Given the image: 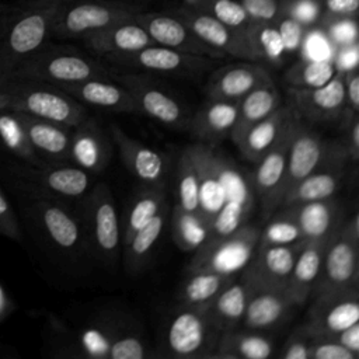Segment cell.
Instances as JSON below:
<instances>
[{
	"mask_svg": "<svg viewBox=\"0 0 359 359\" xmlns=\"http://www.w3.org/2000/svg\"><path fill=\"white\" fill-rule=\"evenodd\" d=\"M112 76L114 72L91 52L52 39L21 60L10 74V77L42 80L55 86L93 77L112 79Z\"/></svg>",
	"mask_w": 359,
	"mask_h": 359,
	"instance_id": "277c9868",
	"label": "cell"
},
{
	"mask_svg": "<svg viewBox=\"0 0 359 359\" xmlns=\"http://www.w3.org/2000/svg\"><path fill=\"white\" fill-rule=\"evenodd\" d=\"M303 244L304 241L285 245H257L240 278L252 289L285 290Z\"/></svg>",
	"mask_w": 359,
	"mask_h": 359,
	"instance_id": "ac0fdd59",
	"label": "cell"
},
{
	"mask_svg": "<svg viewBox=\"0 0 359 359\" xmlns=\"http://www.w3.org/2000/svg\"><path fill=\"white\" fill-rule=\"evenodd\" d=\"M170 210V205L165 203L160 212L143 227H140L129 240V243L123 245V262L126 271L130 275L139 273L149 261L150 254L154 250L156 243L160 240L161 233L168 222Z\"/></svg>",
	"mask_w": 359,
	"mask_h": 359,
	"instance_id": "d590c367",
	"label": "cell"
},
{
	"mask_svg": "<svg viewBox=\"0 0 359 359\" xmlns=\"http://www.w3.org/2000/svg\"><path fill=\"white\" fill-rule=\"evenodd\" d=\"M128 1H144V3H147V1H150V0H128ZM170 1V0H168Z\"/></svg>",
	"mask_w": 359,
	"mask_h": 359,
	"instance_id": "03108f58",
	"label": "cell"
},
{
	"mask_svg": "<svg viewBox=\"0 0 359 359\" xmlns=\"http://www.w3.org/2000/svg\"><path fill=\"white\" fill-rule=\"evenodd\" d=\"M66 0H15L0 4V84L27 56L52 39V25Z\"/></svg>",
	"mask_w": 359,
	"mask_h": 359,
	"instance_id": "7a4b0ae2",
	"label": "cell"
},
{
	"mask_svg": "<svg viewBox=\"0 0 359 359\" xmlns=\"http://www.w3.org/2000/svg\"><path fill=\"white\" fill-rule=\"evenodd\" d=\"M261 227L244 223L236 231L217 240L205 243L196 251L187 266V272H215L236 276L248 264L259 238Z\"/></svg>",
	"mask_w": 359,
	"mask_h": 359,
	"instance_id": "7c38bea8",
	"label": "cell"
},
{
	"mask_svg": "<svg viewBox=\"0 0 359 359\" xmlns=\"http://www.w3.org/2000/svg\"><path fill=\"white\" fill-rule=\"evenodd\" d=\"M25 132L28 143L34 153L45 163H70L72 128L36 118L32 115L15 112Z\"/></svg>",
	"mask_w": 359,
	"mask_h": 359,
	"instance_id": "4316f807",
	"label": "cell"
},
{
	"mask_svg": "<svg viewBox=\"0 0 359 359\" xmlns=\"http://www.w3.org/2000/svg\"><path fill=\"white\" fill-rule=\"evenodd\" d=\"M0 182L6 189H28L76 202L93 187V174L73 163L29 164L0 156Z\"/></svg>",
	"mask_w": 359,
	"mask_h": 359,
	"instance_id": "3957f363",
	"label": "cell"
},
{
	"mask_svg": "<svg viewBox=\"0 0 359 359\" xmlns=\"http://www.w3.org/2000/svg\"><path fill=\"white\" fill-rule=\"evenodd\" d=\"M4 302H6V299H4V294H3V292H1V289H0V314L3 313V309H4Z\"/></svg>",
	"mask_w": 359,
	"mask_h": 359,
	"instance_id": "e7e4bbea",
	"label": "cell"
},
{
	"mask_svg": "<svg viewBox=\"0 0 359 359\" xmlns=\"http://www.w3.org/2000/svg\"><path fill=\"white\" fill-rule=\"evenodd\" d=\"M220 334L206 307L178 304L163 325V355L180 359L213 358Z\"/></svg>",
	"mask_w": 359,
	"mask_h": 359,
	"instance_id": "52a82bcc",
	"label": "cell"
},
{
	"mask_svg": "<svg viewBox=\"0 0 359 359\" xmlns=\"http://www.w3.org/2000/svg\"><path fill=\"white\" fill-rule=\"evenodd\" d=\"M266 220L257 245H285L304 241L293 215L285 206L278 208Z\"/></svg>",
	"mask_w": 359,
	"mask_h": 359,
	"instance_id": "f6af8a7d",
	"label": "cell"
},
{
	"mask_svg": "<svg viewBox=\"0 0 359 359\" xmlns=\"http://www.w3.org/2000/svg\"><path fill=\"white\" fill-rule=\"evenodd\" d=\"M252 287L244 279L229 282L206 307L215 325L223 332L241 325Z\"/></svg>",
	"mask_w": 359,
	"mask_h": 359,
	"instance_id": "836d02e7",
	"label": "cell"
},
{
	"mask_svg": "<svg viewBox=\"0 0 359 359\" xmlns=\"http://www.w3.org/2000/svg\"><path fill=\"white\" fill-rule=\"evenodd\" d=\"M344 171L345 168L338 167L316 168L285 194L280 206L334 196L341 188Z\"/></svg>",
	"mask_w": 359,
	"mask_h": 359,
	"instance_id": "f35d334b",
	"label": "cell"
},
{
	"mask_svg": "<svg viewBox=\"0 0 359 359\" xmlns=\"http://www.w3.org/2000/svg\"><path fill=\"white\" fill-rule=\"evenodd\" d=\"M77 202L74 209L83 227L87 254L105 265H115L122 247V233L109 187L97 182Z\"/></svg>",
	"mask_w": 359,
	"mask_h": 359,
	"instance_id": "8992f818",
	"label": "cell"
},
{
	"mask_svg": "<svg viewBox=\"0 0 359 359\" xmlns=\"http://www.w3.org/2000/svg\"><path fill=\"white\" fill-rule=\"evenodd\" d=\"M171 236L175 245L185 252L196 251L209 236V223L199 212H191L180 205L170 210Z\"/></svg>",
	"mask_w": 359,
	"mask_h": 359,
	"instance_id": "ab89813d",
	"label": "cell"
},
{
	"mask_svg": "<svg viewBox=\"0 0 359 359\" xmlns=\"http://www.w3.org/2000/svg\"><path fill=\"white\" fill-rule=\"evenodd\" d=\"M359 355L351 352L341 344L324 338L313 337L309 345V359H358Z\"/></svg>",
	"mask_w": 359,
	"mask_h": 359,
	"instance_id": "f5cc1de1",
	"label": "cell"
},
{
	"mask_svg": "<svg viewBox=\"0 0 359 359\" xmlns=\"http://www.w3.org/2000/svg\"><path fill=\"white\" fill-rule=\"evenodd\" d=\"M220 175L224 187V202L210 222L209 236L205 243L224 237L247 223L257 202L251 174L237 167L222 153Z\"/></svg>",
	"mask_w": 359,
	"mask_h": 359,
	"instance_id": "4fadbf2b",
	"label": "cell"
},
{
	"mask_svg": "<svg viewBox=\"0 0 359 359\" xmlns=\"http://www.w3.org/2000/svg\"><path fill=\"white\" fill-rule=\"evenodd\" d=\"M334 65L337 70H348L358 66V42L338 46Z\"/></svg>",
	"mask_w": 359,
	"mask_h": 359,
	"instance_id": "6125c7cd",
	"label": "cell"
},
{
	"mask_svg": "<svg viewBox=\"0 0 359 359\" xmlns=\"http://www.w3.org/2000/svg\"><path fill=\"white\" fill-rule=\"evenodd\" d=\"M323 13L317 25L337 18H358L359 0H321Z\"/></svg>",
	"mask_w": 359,
	"mask_h": 359,
	"instance_id": "9f6ffc18",
	"label": "cell"
},
{
	"mask_svg": "<svg viewBox=\"0 0 359 359\" xmlns=\"http://www.w3.org/2000/svg\"><path fill=\"white\" fill-rule=\"evenodd\" d=\"M247 36L257 62L280 67L286 62V52L280 32L275 22H251Z\"/></svg>",
	"mask_w": 359,
	"mask_h": 359,
	"instance_id": "7bdbcfd3",
	"label": "cell"
},
{
	"mask_svg": "<svg viewBox=\"0 0 359 359\" xmlns=\"http://www.w3.org/2000/svg\"><path fill=\"white\" fill-rule=\"evenodd\" d=\"M273 341L261 331H223L219 337L213 358L222 359H268L273 355Z\"/></svg>",
	"mask_w": 359,
	"mask_h": 359,
	"instance_id": "e575fe53",
	"label": "cell"
},
{
	"mask_svg": "<svg viewBox=\"0 0 359 359\" xmlns=\"http://www.w3.org/2000/svg\"><path fill=\"white\" fill-rule=\"evenodd\" d=\"M282 15L290 17L307 28L318 24L323 7L321 0H279Z\"/></svg>",
	"mask_w": 359,
	"mask_h": 359,
	"instance_id": "681fc988",
	"label": "cell"
},
{
	"mask_svg": "<svg viewBox=\"0 0 359 359\" xmlns=\"http://www.w3.org/2000/svg\"><path fill=\"white\" fill-rule=\"evenodd\" d=\"M114 72H143L156 76H172L196 80L216 67L217 59L184 53L151 43L135 52L100 57Z\"/></svg>",
	"mask_w": 359,
	"mask_h": 359,
	"instance_id": "9c48e42d",
	"label": "cell"
},
{
	"mask_svg": "<svg viewBox=\"0 0 359 359\" xmlns=\"http://www.w3.org/2000/svg\"><path fill=\"white\" fill-rule=\"evenodd\" d=\"M143 10H147L144 1L66 0L57 10L50 36L59 41L81 39L94 31L132 18Z\"/></svg>",
	"mask_w": 359,
	"mask_h": 359,
	"instance_id": "ba28073f",
	"label": "cell"
},
{
	"mask_svg": "<svg viewBox=\"0 0 359 359\" xmlns=\"http://www.w3.org/2000/svg\"><path fill=\"white\" fill-rule=\"evenodd\" d=\"M280 105V94L273 81L262 84L240 100L238 115L230 139L236 143L244 132L254 123L259 122Z\"/></svg>",
	"mask_w": 359,
	"mask_h": 359,
	"instance_id": "8d00e7d4",
	"label": "cell"
},
{
	"mask_svg": "<svg viewBox=\"0 0 359 359\" xmlns=\"http://www.w3.org/2000/svg\"><path fill=\"white\" fill-rule=\"evenodd\" d=\"M112 79L129 91L137 112L172 130L188 129L192 114L156 74L143 72H114Z\"/></svg>",
	"mask_w": 359,
	"mask_h": 359,
	"instance_id": "30bf717a",
	"label": "cell"
},
{
	"mask_svg": "<svg viewBox=\"0 0 359 359\" xmlns=\"http://www.w3.org/2000/svg\"><path fill=\"white\" fill-rule=\"evenodd\" d=\"M252 22H276L282 15L279 0H237Z\"/></svg>",
	"mask_w": 359,
	"mask_h": 359,
	"instance_id": "11a10c76",
	"label": "cell"
},
{
	"mask_svg": "<svg viewBox=\"0 0 359 359\" xmlns=\"http://www.w3.org/2000/svg\"><path fill=\"white\" fill-rule=\"evenodd\" d=\"M170 1L182 4V6H187V7L194 8V10H201V11H203L209 0H170Z\"/></svg>",
	"mask_w": 359,
	"mask_h": 359,
	"instance_id": "be15d7a7",
	"label": "cell"
},
{
	"mask_svg": "<svg viewBox=\"0 0 359 359\" xmlns=\"http://www.w3.org/2000/svg\"><path fill=\"white\" fill-rule=\"evenodd\" d=\"M187 273L188 276L178 289V300L180 304L192 307H208L216 294L236 278L206 271Z\"/></svg>",
	"mask_w": 359,
	"mask_h": 359,
	"instance_id": "60d3db41",
	"label": "cell"
},
{
	"mask_svg": "<svg viewBox=\"0 0 359 359\" xmlns=\"http://www.w3.org/2000/svg\"><path fill=\"white\" fill-rule=\"evenodd\" d=\"M294 115L296 111L290 104H280L268 116L248 128L244 135L234 143L240 154L245 160L255 164L273 146L285 126Z\"/></svg>",
	"mask_w": 359,
	"mask_h": 359,
	"instance_id": "4dcf8cb0",
	"label": "cell"
},
{
	"mask_svg": "<svg viewBox=\"0 0 359 359\" xmlns=\"http://www.w3.org/2000/svg\"><path fill=\"white\" fill-rule=\"evenodd\" d=\"M168 203L167 199V185H149L139 184L135 192L132 194L122 227V247L129 243L133 234L143 227L147 222H150L160 209Z\"/></svg>",
	"mask_w": 359,
	"mask_h": 359,
	"instance_id": "d6a6232c",
	"label": "cell"
},
{
	"mask_svg": "<svg viewBox=\"0 0 359 359\" xmlns=\"http://www.w3.org/2000/svg\"><path fill=\"white\" fill-rule=\"evenodd\" d=\"M337 72L328 59H299L283 73V81L292 88H314L325 84Z\"/></svg>",
	"mask_w": 359,
	"mask_h": 359,
	"instance_id": "ee69618b",
	"label": "cell"
},
{
	"mask_svg": "<svg viewBox=\"0 0 359 359\" xmlns=\"http://www.w3.org/2000/svg\"><path fill=\"white\" fill-rule=\"evenodd\" d=\"M285 208L293 215L304 241L330 243L344 223V208L335 195Z\"/></svg>",
	"mask_w": 359,
	"mask_h": 359,
	"instance_id": "603a6c76",
	"label": "cell"
},
{
	"mask_svg": "<svg viewBox=\"0 0 359 359\" xmlns=\"http://www.w3.org/2000/svg\"><path fill=\"white\" fill-rule=\"evenodd\" d=\"M289 104L300 119L309 122H334L345 115L344 70L335 74L323 86L314 88L287 87Z\"/></svg>",
	"mask_w": 359,
	"mask_h": 359,
	"instance_id": "d6986e66",
	"label": "cell"
},
{
	"mask_svg": "<svg viewBox=\"0 0 359 359\" xmlns=\"http://www.w3.org/2000/svg\"><path fill=\"white\" fill-rule=\"evenodd\" d=\"M345 287L359 289L358 213H353L346 222L344 220L338 234L327 245L321 269L310 296Z\"/></svg>",
	"mask_w": 359,
	"mask_h": 359,
	"instance_id": "8fae6325",
	"label": "cell"
},
{
	"mask_svg": "<svg viewBox=\"0 0 359 359\" xmlns=\"http://www.w3.org/2000/svg\"><path fill=\"white\" fill-rule=\"evenodd\" d=\"M132 325H121V320L101 318L94 321L77 335H70L73 339L70 355L90 358H109V349L115 339Z\"/></svg>",
	"mask_w": 359,
	"mask_h": 359,
	"instance_id": "74e56055",
	"label": "cell"
},
{
	"mask_svg": "<svg viewBox=\"0 0 359 359\" xmlns=\"http://www.w3.org/2000/svg\"><path fill=\"white\" fill-rule=\"evenodd\" d=\"M324 147V139L313 128L303 123L300 119L286 160V171L283 181V196L290 191L299 181L313 172L320 163Z\"/></svg>",
	"mask_w": 359,
	"mask_h": 359,
	"instance_id": "f1b7e54d",
	"label": "cell"
},
{
	"mask_svg": "<svg viewBox=\"0 0 359 359\" xmlns=\"http://www.w3.org/2000/svg\"><path fill=\"white\" fill-rule=\"evenodd\" d=\"M328 244L330 243L304 241L299 251L285 289L296 306H303L310 297Z\"/></svg>",
	"mask_w": 359,
	"mask_h": 359,
	"instance_id": "1f68e13d",
	"label": "cell"
},
{
	"mask_svg": "<svg viewBox=\"0 0 359 359\" xmlns=\"http://www.w3.org/2000/svg\"><path fill=\"white\" fill-rule=\"evenodd\" d=\"M0 107L69 128L76 126L88 115L86 105L57 86L21 77H10L0 84Z\"/></svg>",
	"mask_w": 359,
	"mask_h": 359,
	"instance_id": "5b68a950",
	"label": "cell"
},
{
	"mask_svg": "<svg viewBox=\"0 0 359 359\" xmlns=\"http://www.w3.org/2000/svg\"><path fill=\"white\" fill-rule=\"evenodd\" d=\"M318 27L337 48L358 42V18H337Z\"/></svg>",
	"mask_w": 359,
	"mask_h": 359,
	"instance_id": "816d5d0a",
	"label": "cell"
},
{
	"mask_svg": "<svg viewBox=\"0 0 359 359\" xmlns=\"http://www.w3.org/2000/svg\"><path fill=\"white\" fill-rule=\"evenodd\" d=\"M149 356V346L143 334L129 327L121 334L109 349V359H143Z\"/></svg>",
	"mask_w": 359,
	"mask_h": 359,
	"instance_id": "c3c4849f",
	"label": "cell"
},
{
	"mask_svg": "<svg viewBox=\"0 0 359 359\" xmlns=\"http://www.w3.org/2000/svg\"><path fill=\"white\" fill-rule=\"evenodd\" d=\"M0 156H8L29 164H42L32 150L15 112L0 107Z\"/></svg>",
	"mask_w": 359,
	"mask_h": 359,
	"instance_id": "b9f144b4",
	"label": "cell"
},
{
	"mask_svg": "<svg viewBox=\"0 0 359 359\" xmlns=\"http://www.w3.org/2000/svg\"><path fill=\"white\" fill-rule=\"evenodd\" d=\"M163 10L180 18L199 39L227 57L257 62L245 32L224 25L206 11L194 10L174 1H170Z\"/></svg>",
	"mask_w": 359,
	"mask_h": 359,
	"instance_id": "9a60e30c",
	"label": "cell"
},
{
	"mask_svg": "<svg viewBox=\"0 0 359 359\" xmlns=\"http://www.w3.org/2000/svg\"><path fill=\"white\" fill-rule=\"evenodd\" d=\"M240 101L208 98L191 115L187 132L196 142L216 146L230 137L238 115Z\"/></svg>",
	"mask_w": 359,
	"mask_h": 359,
	"instance_id": "484cf974",
	"label": "cell"
},
{
	"mask_svg": "<svg viewBox=\"0 0 359 359\" xmlns=\"http://www.w3.org/2000/svg\"><path fill=\"white\" fill-rule=\"evenodd\" d=\"M294 306L286 290L252 289L241 325L254 331L279 327L290 317Z\"/></svg>",
	"mask_w": 359,
	"mask_h": 359,
	"instance_id": "f546056e",
	"label": "cell"
},
{
	"mask_svg": "<svg viewBox=\"0 0 359 359\" xmlns=\"http://www.w3.org/2000/svg\"><path fill=\"white\" fill-rule=\"evenodd\" d=\"M81 43L93 55L102 57L115 53L139 50L153 43L143 27L132 18L118 21L83 36Z\"/></svg>",
	"mask_w": 359,
	"mask_h": 359,
	"instance_id": "83f0119b",
	"label": "cell"
},
{
	"mask_svg": "<svg viewBox=\"0 0 359 359\" xmlns=\"http://www.w3.org/2000/svg\"><path fill=\"white\" fill-rule=\"evenodd\" d=\"M199 184V210L209 226L224 202V187L220 175V151L215 146L196 142L188 146Z\"/></svg>",
	"mask_w": 359,
	"mask_h": 359,
	"instance_id": "cb8c5ba5",
	"label": "cell"
},
{
	"mask_svg": "<svg viewBox=\"0 0 359 359\" xmlns=\"http://www.w3.org/2000/svg\"><path fill=\"white\" fill-rule=\"evenodd\" d=\"M348 157L351 161L356 163L359 158V116L352 114L346 122V133L342 139Z\"/></svg>",
	"mask_w": 359,
	"mask_h": 359,
	"instance_id": "91938a15",
	"label": "cell"
},
{
	"mask_svg": "<svg viewBox=\"0 0 359 359\" xmlns=\"http://www.w3.org/2000/svg\"><path fill=\"white\" fill-rule=\"evenodd\" d=\"M65 93L83 105H90L112 112L136 114V104L129 91L109 77H93L76 83L59 84Z\"/></svg>",
	"mask_w": 359,
	"mask_h": 359,
	"instance_id": "d4e9b609",
	"label": "cell"
},
{
	"mask_svg": "<svg viewBox=\"0 0 359 359\" xmlns=\"http://www.w3.org/2000/svg\"><path fill=\"white\" fill-rule=\"evenodd\" d=\"M0 236L20 243H24L22 230L20 226V220L15 212V208L4 189V187L0 182Z\"/></svg>",
	"mask_w": 359,
	"mask_h": 359,
	"instance_id": "f907efd6",
	"label": "cell"
},
{
	"mask_svg": "<svg viewBox=\"0 0 359 359\" xmlns=\"http://www.w3.org/2000/svg\"><path fill=\"white\" fill-rule=\"evenodd\" d=\"M6 191L15 208L24 238L29 237L39 248L59 258L77 259L87 254L83 227L72 202L28 189Z\"/></svg>",
	"mask_w": 359,
	"mask_h": 359,
	"instance_id": "6da1fadb",
	"label": "cell"
},
{
	"mask_svg": "<svg viewBox=\"0 0 359 359\" xmlns=\"http://www.w3.org/2000/svg\"><path fill=\"white\" fill-rule=\"evenodd\" d=\"M324 338H330L338 344H341L342 346H345L346 349H349L351 352L359 355V323H355L338 332L330 334V335H321ZM313 338V337H311Z\"/></svg>",
	"mask_w": 359,
	"mask_h": 359,
	"instance_id": "94428289",
	"label": "cell"
},
{
	"mask_svg": "<svg viewBox=\"0 0 359 359\" xmlns=\"http://www.w3.org/2000/svg\"><path fill=\"white\" fill-rule=\"evenodd\" d=\"M313 297L303 324L310 337L330 335L359 323L358 287L327 290Z\"/></svg>",
	"mask_w": 359,
	"mask_h": 359,
	"instance_id": "2e32d148",
	"label": "cell"
},
{
	"mask_svg": "<svg viewBox=\"0 0 359 359\" xmlns=\"http://www.w3.org/2000/svg\"><path fill=\"white\" fill-rule=\"evenodd\" d=\"M311 337L304 325L296 328L282 346L280 358L283 359H309V345Z\"/></svg>",
	"mask_w": 359,
	"mask_h": 359,
	"instance_id": "6f0895ef",
	"label": "cell"
},
{
	"mask_svg": "<svg viewBox=\"0 0 359 359\" xmlns=\"http://www.w3.org/2000/svg\"><path fill=\"white\" fill-rule=\"evenodd\" d=\"M300 118L296 114L273 146L255 163V170L250 172L255 199L264 219H268L282 205L286 160Z\"/></svg>",
	"mask_w": 359,
	"mask_h": 359,
	"instance_id": "5bb4252c",
	"label": "cell"
},
{
	"mask_svg": "<svg viewBox=\"0 0 359 359\" xmlns=\"http://www.w3.org/2000/svg\"><path fill=\"white\" fill-rule=\"evenodd\" d=\"M133 20L143 27L156 45L217 60L227 57L224 53L206 45L180 18L164 11L163 8L143 10L133 15Z\"/></svg>",
	"mask_w": 359,
	"mask_h": 359,
	"instance_id": "e0dca14e",
	"label": "cell"
},
{
	"mask_svg": "<svg viewBox=\"0 0 359 359\" xmlns=\"http://www.w3.org/2000/svg\"><path fill=\"white\" fill-rule=\"evenodd\" d=\"M275 24L280 32L286 55L289 56L300 50L304 35L309 28L286 15H280Z\"/></svg>",
	"mask_w": 359,
	"mask_h": 359,
	"instance_id": "db71d44e",
	"label": "cell"
},
{
	"mask_svg": "<svg viewBox=\"0 0 359 359\" xmlns=\"http://www.w3.org/2000/svg\"><path fill=\"white\" fill-rule=\"evenodd\" d=\"M273 81L261 62L240 60L209 72L203 86L206 98L240 101L254 88Z\"/></svg>",
	"mask_w": 359,
	"mask_h": 359,
	"instance_id": "ffe728a7",
	"label": "cell"
},
{
	"mask_svg": "<svg viewBox=\"0 0 359 359\" xmlns=\"http://www.w3.org/2000/svg\"><path fill=\"white\" fill-rule=\"evenodd\" d=\"M112 157V140L101 123L87 115L72 128L69 161L97 175L107 170Z\"/></svg>",
	"mask_w": 359,
	"mask_h": 359,
	"instance_id": "7402d4cb",
	"label": "cell"
},
{
	"mask_svg": "<svg viewBox=\"0 0 359 359\" xmlns=\"http://www.w3.org/2000/svg\"><path fill=\"white\" fill-rule=\"evenodd\" d=\"M203 11L209 13L224 25L245 34L252 22L244 7L237 0H209Z\"/></svg>",
	"mask_w": 359,
	"mask_h": 359,
	"instance_id": "7dc6e473",
	"label": "cell"
},
{
	"mask_svg": "<svg viewBox=\"0 0 359 359\" xmlns=\"http://www.w3.org/2000/svg\"><path fill=\"white\" fill-rule=\"evenodd\" d=\"M175 192H177V205L181 208L199 212V184L198 174L191 157L188 147L180 154L177 170H175Z\"/></svg>",
	"mask_w": 359,
	"mask_h": 359,
	"instance_id": "bcb514c9",
	"label": "cell"
},
{
	"mask_svg": "<svg viewBox=\"0 0 359 359\" xmlns=\"http://www.w3.org/2000/svg\"><path fill=\"white\" fill-rule=\"evenodd\" d=\"M345 107L351 114L359 112V70L358 66L344 72Z\"/></svg>",
	"mask_w": 359,
	"mask_h": 359,
	"instance_id": "680465c9",
	"label": "cell"
},
{
	"mask_svg": "<svg viewBox=\"0 0 359 359\" xmlns=\"http://www.w3.org/2000/svg\"><path fill=\"white\" fill-rule=\"evenodd\" d=\"M111 140L116 146L121 160L126 170L139 180L140 184L161 185L165 184V174L168 171L167 156L140 140L129 136L122 128L115 123L108 126Z\"/></svg>",
	"mask_w": 359,
	"mask_h": 359,
	"instance_id": "44dd1931",
	"label": "cell"
}]
</instances>
